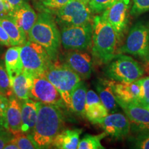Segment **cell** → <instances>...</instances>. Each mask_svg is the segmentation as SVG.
I'll return each mask as SVG.
<instances>
[{
	"label": "cell",
	"instance_id": "cell-26",
	"mask_svg": "<svg viewBox=\"0 0 149 149\" xmlns=\"http://www.w3.org/2000/svg\"><path fill=\"white\" fill-rule=\"evenodd\" d=\"M107 134L104 132L100 135H86L79 141L78 149H104L101 141Z\"/></svg>",
	"mask_w": 149,
	"mask_h": 149
},
{
	"label": "cell",
	"instance_id": "cell-14",
	"mask_svg": "<svg viewBox=\"0 0 149 149\" xmlns=\"http://www.w3.org/2000/svg\"><path fill=\"white\" fill-rule=\"evenodd\" d=\"M64 64L76 72L81 79L91 77L93 62L91 56L83 51H72L65 56Z\"/></svg>",
	"mask_w": 149,
	"mask_h": 149
},
{
	"label": "cell",
	"instance_id": "cell-31",
	"mask_svg": "<svg viewBox=\"0 0 149 149\" xmlns=\"http://www.w3.org/2000/svg\"><path fill=\"white\" fill-rule=\"evenodd\" d=\"M133 148L149 149V131L140 132L132 139Z\"/></svg>",
	"mask_w": 149,
	"mask_h": 149
},
{
	"label": "cell",
	"instance_id": "cell-13",
	"mask_svg": "<svg viewBox=\"0 0 149 149\" xmlns=\"http://www.w3.org/2000/svg\"><path fill=\"white\" fill-rule=\"evenodd\" d=\"M116 98L119 107L125 113L130 122L140 132L149 131V109L135 103L126 102Z\"/></svg>",
	"mask_w": 149,
	"mask_h": 149
},
{
	"label": "cell",
	"instance_id": "cell-3",
	"mask_svg": "<svg viewBox=\"0 0 149 149\" xmlns=\"http://www.w3.org/2000/svg\"><path fill=\"white\" fill-rule=\"evenodd\" d=\"M117 35L107 20L96 15L93 19L92 53L102 64L109 63L117 55Z\"/></svg>",
	"mask_w": 149,
	"mask_h": 149
},
{
	"label": "cell",
	"instance_id": "cell-24",
	"mask_svg": "<svg viewBox=\"0 0 149 149\" xmlns=\"http://www.w3.org/2000/svg\"><path fill=\"white\" fill-rule=\"evenodd\" d=\"M97 95L104 107L107 108L109 113H114L118 111L119 104L112 88L109 84L108 80L100 79L96 85Z\"/></svg>",
	"mask_w": 149,
	"mask_h": 149
},
{
	"label": "cell",
	"instance_id": "cell-22",
	"mask_svg": "<svg viewBox=\"0 0 149 149\" xmlns=\"http://www.w3.org/2000/svg\"><path fill=\"white\" fill-rule=\"evenodd\" d=\"M21 46H13L5 54V66L11 84L16 76L23 71V64L20 57Z\"/></svg>",
	"mask_w": 149,
	"mask_h": 149
},
{
	"label": "cell",
	"instance_id": "cell-2",
	"mask_svg": "<svg viewBox=\"0 0 149 149\" xmlns=\"http://www.w3.org/2000/svg\"><path fill=\"white\" fill-rule=\"evenodd\" d=\"M28 39L42 46L53 62L57 61L61 44L60 32L53 14L46 8L37 15Z\"/></svg>",
	"mask_w": 149,
	"mask_h": 149
},
{
	"label": "cell",
	"instance_id": "cell-8",
	"mask_svg": "<svg viewBox=\"0 0 149 149\" xmlns=\"http://www.w3.org/2000/svg\"><path fill=\"white\" fill-rule=\"evenodd\" d=\"M47 10L55 15L56 23L61 28L93 22L92 13L88 6L77 0H70L66 5L57 10Z\"/></svg>",
	"mask_w": 149,
	"mask_h": 149
},
{
	"label": "cell",
	"instance_id": "cell-28",
	"mask_svg": "<svg viewBox=\"0 0 149 149\" xmlns=\"http://www.w3.org/2000/svg\"><path fill=\"white\" fill-rule=\"evenodd\" d=\"M13 138L17 142L19 149L38 148L30 133L21 132L13 135Z\"/></svg>",
	"mask_w": 149,
	"mask_h": 149
},
{
	"label": "cell",
	"instance_id": "cell-5",
	"mask_svg": "<svg viewBox=\"0 0 149 149\" xmlns=\"http://www.w3.org/2000/svg\"><path fill=\"white\" fill-rule=\"evenodd\" d=\"M44 75L58 90L66 109L70 110L72 93L81 78L66 64H58L56 61L44 72Z\"/></svg>",
	"mask_w": 149,
	"mask_h": 149
},
{
	"label": "cell",
	"instance_id": "cell-19",
	"mask_svg": "<svg viewBox=\"0 0 149 149\" xmlns=\"http://www.w3.org/2000/svg\"><path fill=\"white\" fill-rule=\"evenodd\" d=\"M39 102L25 100L22 104V131L31 133L36 123Z\"/></svg>",
	"mask_w": 149,
	"mask_h": 149
},
{
	"label": "cell",
	"instance_id": "cell-9",
	"mask_svg": "<svg viewBox=\"0 0 149 149\" xmlns=\"http://www.w3.org/2000/svg\"><path fill=\"white\" fill-rule=\"evenodd\" d=\"M92 36L93 22L64 26L61 29V44L66 50L84 51L91 47Z\"/></svg>",
	"mask_w": 149,
	"mask_h": 149
},
{
	"label": "cell",
	"instance_id": "cell-1",
	"mask_svg": "<svg viewBox=\"0 0 149 149\" xmlns=\"http://www.w3.org/2000/svg\"><path fill=\"white\" fill-rule=\"evenodd\" d=\"M64 124V117L60 108L39 102L37 121L31 133L38 148L51 146L53 139Z\"/></svg>",
	"mask_w": 149,
	"mask_h": 149
},
{
	"label": "cell",
	"instance_id": "cell-25",
	"mask_svg": "<svg viewBox=\"0 0 149 149\" xmlns=\"http://www.w3.org/2000/svg\"><path fill=\"white\" fill-rule=\"evenodd\" d=\"M87 87L84 81H80L74 89L70 100V110L81 117L85 116Z\"/></svg>",
	"mask_w": 149,
	"mask_h": 149
},
{
	"label": "cell",
	"instance_id": "cell-7",
	"mask_svg": "<svg viewBox=\"0 0 149 149\" xmlns=\"http://www.w3.org/2000/svg\"><path fill=\"white\" fill-rule=\"evenodd\" d=\"M149 51V21L137 22L128 32L122 46L117 52L139 57L146 61Z\"/></svg>",
	"mask_w": 149,
	"mask_h": 149
},
{
	"label": "cell",
	"instance_id": "cell-15",
	"mask_svg": "<svg viewBox=\"0 0 149 149\" xmlns=\"http://www.w3.org/2000/svg\"><path fill=\"white\" fill-rule=\"evenodd\" d=\"M115 96L122 101L139 104L141 97V79L130 83L108 80Z\"/></svg>",
	"mask_w": 149,
	"mask_h": 149
},
{
	"label": "cell",
	"instance_id": "cell-18",
	"mask_svg": "<svg viewBox=\"0 0 149 149\" xmlns=\"http://www.w3.org/2000/svg\"><path fill=\"white\" fill-rule=\"evenodd\" d=\"M6 130L13 135L22 131V105L13 95L8 98V104L6 112Z\"/></svg>",
	"mask_w": 149,
	"mask_h": 149
},
{
	"label": "cell",
	"instance_id": "cell-23",
	"mask_svg": "<svg viewBox=\"0 0 149 149\" xmlns=\"http://www.w3.org/2000/svg\"><path fill=\"white\" fill-rule=\"evenodd\" d=\"M33 76L22 71L16 76L12 81L13 93L19 100H25L31 98V91L33 86Z\"/></svg>",
	"mask_w": 149,
	"mask_h": 149
},
{
	"label": "cell",
	"instance_id": "cell-36",
	"mask_svg": "<svg viewBox=\"0 0 149 149\" xmlns=\"http://www.w3.org/2000/svg\"><path fill=\"white\" fill-rule=\"evenodd\" d=\"M0 44L6 46H13L10 37L1 24H0Z\"/></svg>",
	"mask_w": 149,
	"mask_h": 149
},
{
	"label": "cell",
	"instance_id": "cell-21",
	"mask_svg": "<svg viewBox=\"0 0 149 149\" xmlns=\"http://www.w3.org/2000/svg\"><path fill=\"white\" fill-rule=\"evenodd\" d=\"M0 24L8 35L13 46H22L27 42L26 35L8 14H0Z\"/></svg>",
	"mask_w": 149,
	"mask_h": 149
},
{
	"label": "cell",
	"instance_id": "cell-16",
	"mask_svg": "<svg viewBox=\"0 0 149 149\" xmlns=\"http://www.w3.org/2000/svg\"><path fill=\"white\" fill-rule=\"evenodd\" d=\"M109 115L100 97L95 91L89 90L86 93L85 105V117L93 124L96 123Z\"/></svg>",
	"mask_w": 149,
	"mask_h": 149
},
{
	"label": "cell",
	"instance_id": "cell-35",
	"mask_svg": "<svg viewBox=\"0 0 149 149\" xmlns=\"http://www.w3.org/2000/svg\"><path fill=\"white\" fill-rule=\"evenodd\" d=\"M13 137V135L8 130H0V149L4 148V146L9 140Z\"/></svg>",
	"mask_w": 149,
	"mask_h": 149
},
{
	"label": "cell",
	"instance_id": "cell-29",
	"mask_svg": "<svg viewBox=\"0 0 149 149\" xmlns=\"http://www.w3.org/2000/svg\"><path fill=\"white\" fill-rule=\"evenodd\" d=\"M117 1L118 0H90L88 6L92 13L99 14L109 8Z\"/></svg>",
	"mask_w": 149,
	"mask_h": 149
},
{
	"label": "cell",
	"instance_id": "cell-30",
	"mask_svg": "<svg viewBox=\"0 0 149 149\" xmlns=\"http://www.w3.org/2000/svg\"><path fill=\"white\" fill-rule=\"evenodd\" d=\"M149 11V0H133V6L130 14L133 16H139Z\"/></svg>",
	"mask_w": 149,
	"mask_h": 149
},
{
	"label": "cell",
	"instance_id": "cell-37",
	"mask_svg": "<svg viewBox=\"0 0 149 149\" xmlns=\"http://www.w3.org/2000/svg\"><path fill=\"white\" fill-rule=\"evenodd\" d=\"M7 107H0V130H6V112Z\"/></svg>",
	"mask_w": 149,
	"mask_h": 149
},
{
	"label": "cell",
	"instance_id": "cell-27",
	"mask_svg": "<svg viewBox=\"0 0 149 149\" xmlns=\"http://www.w3.org/2000/svg\"><path fill=\"white\" fill-rule=\"evenodd\" d=\"M0 93L5 97L9 98L13 95L12 84L6 69L0 64Z\"/></svg>",
	"mask_w": 149,
	"mask_h": 149
},
{
	"label": "cell",
	"instance_id": "cell-41",
	"mask_svg": "<svg viewBox=\"0 0 149 149\" xmlns=\"http://www.w3.org/2000/svg\"><path fill=\"white\" fill-rule=\"evenodd\" d=\"M77 1H80V2L84 3V4L88 5L89 1H90V0H77Z\"/></svg>",
	"mask_w": 149,
	"mask_h": 149
},
{
	"label": "cell",
	"instance_id": "cell-34",
	"mask_svg": "<svg viewBox=\"0 0 149 149\" xmlns=\"http://www.w3.org/2000/svg\"><path fill=\"white\" fill-rule=\"evenodd\" d=\"M4 1L7 7H8L9 13L17 9L19 7L21 6L24 3L26 2L29 0H4Z\"/></svg>",
	"mask_w": 149,
	"mask_h": 149
},
{
	"label": "cell",
	"instance_id": "cell-17",
	"mask_svg": "<svg viewBox=\"0 0 149 149\" xmlns=\"http://www.w3.org/2000/svg\"><path fill=\"white\" fill-rule=\"evenodd\" d=\"M18 27L25 33L28 37L29 33L36 22L37 15L29 2L24 3L21 6L9 13Z\"/></svg>",
	"mask_w": 149,
	"mask_h": 149
},
{
	"label": "cell",
	"instance_id": "cell-32",
	"mask_svg": "<svg viewBox=\"0 0 149 149\" xmlns=\"http://www.w3.org/2000/svg\"><path fill=\"white\" fill-rule=\"evenodd\" d=\"M149 102V76L141 78V97L139 105L146 107Z\"/></svg>",
	"mask_w": 149,
	"mask_h": 149
},
{
	"label": "cell",
	"instance_id": "cell-42",
	"mask_svg": "<svg viewBox=\"0 0 149 149\" xmlns=\"http://www.w3.org/2000/svg\"><path fill=\"white\" fill-rule=\"evenodd\" d=\"M146 61H148V62L149 63V51H148V57H147Z\"/></svg>",
	"mask_w": 149,
	"mask_h": 149
},
{
	"label": "cell",
	"instance_id": "cell-12",
	"mask_svg": "<svg viewBox=\"0 0 149 149\" xmlns=\"http://www.w3.org/2000/svg\"><path fill=\"white\" fill-rule=\"evenodd\" d=\"M102 127L107 135L117 139L127 137L130 130V121L126 115L119 113L109 114L96 123Z\"/></svg>",
	"mask_w": 149,
	"mask_h": 149
},
{
	"label": "cell",
	"instance_id": "cell-38",
	"mask_svg": "<svg viewBox=\"0 0 149 149\" xmlns=\"http://www.w3.org/2000/svg\"><path fill=\"white\" fill-rule=\"evenodd\" d=\"M5 149H19V147L17 144V142L15 140V139L13 137L10 140H9L8 142L4 146Z\"/></svg>",
	"mask_w": 149,
	"mask_h": 149
},
{
	"label": "cell",
	"instance_id": "cell-20",
	"mask_svg": "<svg viewBox=\"0 0 149 149\" xmlns=\"http://www.w3.org/2000/svg\"><path fill=\"white\" fill-rule=\"evenodd\" d=\"M82 129L61 130L56 135L51 146L59 149H76L79 143V137Z\"/></svg>",
	"mask_w": 149,
	"mask_h": 149
},
{
	"label": "cell",
	"instance_id": "cell-6",
	"mask_svg": "<svg viewBox=\"0 0 149 149\" xmlns=\"http://www.w3.org/2000/svg\"><path fill=\"white\" fill-rule=\"evenodd\" d=\"M20 57L23 64V71L33 76L44 74L53 64L45 48L31 40L21 46Z\"/></svg>",
	"mask_w": 149,
	"mask_h": 149
},
{
	"label": "cell",
	"instance_id": "cell-33",
	"mask_svg": "<svg viewBox=\"0 0 149 149\" xmlns=\"http://www.w3.org/2000/svg\"><path fill=\"white\" fill-rule=\"evenodd\" d=\"M70 0H44L43 5L48 10H57L64 6Z\"/></svg>",
	"mask_w": 149,
	"mask_h": 149
},
{
	"label": "cell",
	"instance_id": "cell-44",
	"mask_svg": "<svg viewBox=\"0 0 149 149\" xmlns=\"http://www.w3.org/2000/svg\"><path fill=\"white\" fill-rule=\"evenodd\" d=\"M39 1H41V2H43V1H44V0H39Z\"/></svg>",
	"mask_w": 149,
	"mask_h": 149
},
{
	"label": "cell",
	"instance_id": "cell-39",
	"mask_svg": "<svg viewBox=\"0 0 149 149\" xmlns=\"http://www.w3.org/2000/svg\"><path fill=\"white\" fill-rule=\"evenodd\" d=\"M8 9L4 0H0V14H8Z\"/></svg>",
	"mask_w": 149,
	"mask_h": 149
},
{
	"label": "cell",
	"instance_id": "cell-4",
	"mask_svg": "<svg viewBox=\"0 0 149 149\" xmlns=\"http://www.w3.org/2000/svg\"><path fill=\"white\" fill-rule=\"evenodd\" d=\"M104 74L110 79L130 83L140 79L144 75V69L133 57L120 53L107 63Z\"/></svg>",
	"mask_w": 149,
	"mask_h": 149
},
{
	"label": "cell",
	"instance_id": "cell-11",
	"mask_svg": "<svg viewBox=\"0 0 149 149\" xmlns=\"http://www.w3.org/2000/svg\"><path fill=\"white\" fill-rule=\"evenodd\" d=\"M130 0H118L111 7L104 11L102 17L111 26L121 43L126 34L129 21Z\"/></svg>",
	"mask_w": 149,
	"mask_h": 149
},
{
	"label": "cell",
	"instance_id": "cell-10",
	"mask_svg": "<svg viewBox=\"0 0 149 149\" xmlns=\"http://www.w3.org/2000/svg\"><path fill=\"white\" fill-rule=\"evenodd\" d=\"M31 98H33L35 101L51 104L59 108H66L58 90L47 79L44 74L33 76Z\"/></svg>",
	"mask_w": 149,
	"mask_h": 149
},
{
	"label": "cell",
	"instance_id": "cell-43",
	"mask_svg": "<svg viewBox=\"0 0 149 149\" xmlns=\"http://www.w3.org/2000/svg\"><path fill=\"white\" fill-rule=\"evenodd\" d=\"M146 107L147 109H149V102H148V104H146V107Z\"/></svg>",
	"mask_w": 149,
	"mask_h": 149
},
{
	"label": "cell",
	"instance_id": "cell-40",
	"mask_svg": "<svg viewBox=\"0 0 149 149\" xmlns=\"http://www.w3.org/2000/svg\"><path fill=\"white\" fill-rule=\"evenodd\" d=\"M8 104V98L0 93V107H7Z\"/></svg>",
	"mask_w": 149,
	"mask_h": 149
}]
</instances>
